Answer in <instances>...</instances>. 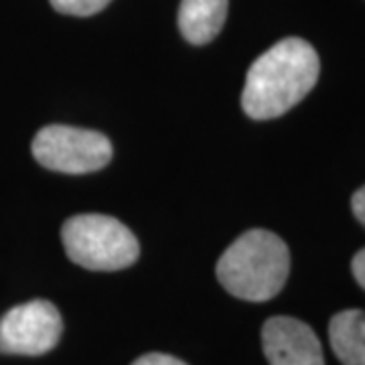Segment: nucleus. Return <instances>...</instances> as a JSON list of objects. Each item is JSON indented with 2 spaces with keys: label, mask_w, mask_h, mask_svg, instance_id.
Returning a JSON list of instances; mask_svg holds the SVG:
<instances>
[{
  "label": "nucleus",
  "mask_w": 365,
  "mask_h": 365,
  "mask_svg": "<svg viewBox=\"0 0 365 365\" xmlns=\"http://www.w3.org/2000/svg\"><path fill=\"white\" fill-rule=\"evenodd\" d=\"M321 63L311 43L299 37L278 41L252 63L242 91V108L254 120L287 114L313 90Z\"/></svg>",
  "instance_id": "nucleus-1"
},
{
  "label": "nucleus",
  "mask_w": 365,
  "mask_h": 365,
  "mask_svg": "<svg viewBox=\"0 0 365 365\" xmlns=\"http://www.w3.org/2000/svg\"><path fill=\"white\" fill-rule=\"evenodd\" d=\"M227 16V0H181L179 29L182 37L193 45L213 41Z\"/></svg>",
  "instance_id": "nucleus-7"
},
{
  "label": "nucleus",
  "mask_w": 365,
  "mask_h": 365,
  "mask_svg": "<svg viewBox=\"0 0 365 365\" xmlns=\"http://www.w3.org/2000/svg\"><path fill=\"white\" fill-rule=\"evenodd\" d=\"M351 270L353 276H355V280H357V284L365 290V248L359 250V252L353 256Z\"/></svg>",
  "instance_id": "nucleus-11"
},
{
  "label": "nucleus",
  "mask_w": 365,
  "mask_h": 365,
  "mask_svg": "<svg viewBox=\"0 0 365 365\" xmlns=\"http://www.w3.org/2000/svg\"><path fill=\"white\" fill-rule=\"evenodd\" d=\"M351 209L355 217L365 225V185L359 191H355V195L351 199Z\"/></svg>",
  "instance_id": "nucleus-12"
},
{
  "label": "nucleus",
  "mask_w": 365,
  "mask_h": 365,
  "mask_svg": "<svg viewBox=\"0 0 365 365\" xmlns=\"http://www.w3.org/2000/svg\"><path fill=\"white\" fill-rule=\"evenodd\" d=\"M61 240L67 258L86 270L114 272L138 260L136 235L122 222L100 213L73 215L63 223Z\"/></svg>",
  "instance_id": "nucleus-3"
},
{
  "label": "nucleus",
  "mask_w": 365,
  "mask_h": 365,
  "mask_svg": "<svg viewBox=\"0 0 365 365\" xmlns=\"http://www.w3.org/2000/svg\"><path fill=\"white\" fill-rule=\"evenodd\" d=\"M329 341L343 365H365V311L349 309L329 323Z\"/></svg>",
  "instance_id": "nucleus-8"
},
{
  "label": "nucleus",
  "mask_w": 365,
  "mask_h": 365,
  "mask_svg": "<svg viewBox=\"0 0 365 365\" xmlns=\"http://www.w3.org/2000/svg\"><path fill=\"white\" fill-rule=\"evenodd\" d=\"M63 333V321L49 300L19 304L0 319V353L43 355L51 351Z\"/></svg>",
  "instance_id": "nucleus-5"
},
{
  "label": "nucleus",
  "mask_w": 365,
  "mask_h": 365,
  "mask_svg": "<svg viewBox=\"0 0 365 365\" xmlns=\"http://www.w3.org/2000/svg\"><path fill=\"white\" fill-rule=\"evenodd\" d=\"M217 280L235 299L264 302L274 299L290 272V254L284 240L268 230L242 234L217 262Z\"/></svg>",
  "instance_id": "nucleus-2"
},
{
  "label": "nucleus",
  "mask_w": 365,
  "mask_h": 365,
  "mask_svg": "<svg viewBox=\"0 0 365 365\" xmlns=\"http://www.w3.org/2000/svg\"><path fill=\"white\" fill-rule=\"evenodd\" d=\"M132 365H187L181 359L167 355V353H146L143 357H138Z\"/></svg>",
  "instance_id": "nucleus-10"
},
{
  "label": "nucleus",
  "mask_w": 365,
  "mask_h": 365,
  "mask_svg": "<svg viewBox=\"0 0 365 365\" xmlns=\"http://www.w3.org/2000/svg\"><path fill=\"white\" fill-rule=\"evenodd\" d=\"M51 6L61 14L71 16H91V14L104 11L110 0H49Z\"/></svg>",
  "instance_id": "nucleus-9"
},
{
  "label": "nucleus",
  "mask_w": 365,
  "mask_h": 365,
  "mask_svg": "<svg viewBox=\"0 0 365 365\" xmlns=\"http://www.w3.org/2000/svg\"><path fill=\"white\" fill-rule=\"evenodd\" d=\"M262 349L270 365H325L321 341L294 317H272L262 327Z\"/></svg>",
  "instance_id": "nucleus-6"
},
{
  "label": "nucleus",
  "mask_w": 365,
  "mask_h": 365,
  "mask_svg": "<svg viewBox=\"0 0 365 365\" xmlns=\"http://www.w3.org/2000/svg\"><path fill=\"white\" fill-rule=\"evenodd\" d=\"M33 157L45 169L83 175L104 169L112 160V143L102 132L51 124L37 132Z\"/></svg>",
  "instance_id": "nucleus-4"
}]
</instances>
